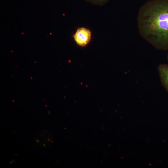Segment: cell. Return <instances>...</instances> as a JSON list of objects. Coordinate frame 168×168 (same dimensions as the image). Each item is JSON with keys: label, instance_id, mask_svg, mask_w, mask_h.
Masks as SVG:
<instances>
[{"label": "cell", "instance_id": "5b68a950", "mask_svg": "<svg viewBox=\"0 0 168 168\" xmlns=\"http://www.w3.org/2000/svg\"><path fill=\"white\" fill-rule=\"evenodd\" d=\"M167 59L168 60V55H167Z\"/></svg>", "mask_w": 168, "mask_h": 168}, {"label": "cell", "instance_id": "3957f363", "mask_svg": "<svg viewBox=\"0 0 168 168\" xmlns=\"http://www.w3.org/2000/svg\"><path fill=\"white\" fill-rule=\"evenodd\" d=\"M158 70L162 85L168 92V64H160Z\"/></svg>", "mask_w": 168, "mask_h": 168}, {"label": "cell", "instance_id": "7a4b0ae2", "mask_svg": "<svg viewBox=\"0 0 168 168\" xmlns=\"http://www.w3.org/2000/svg\"><path fill=\"white\" fill-rule=\"evenodd\" d=\"M73 38L77 45L84 47L91 41V33L90 30L87 28L84 27L79 28L73 35Z\"/></svg>", "mask_w": 168, "mask_h": 168}, {"label": "cell", "instance_id": "6da1fadb", "mask_svg": "<svg viewBox=\"0 0 168 168\" xmlns=\"http://www.w3.org/2000/svg\"><path fill=\"white\" fill-rule=\"evenodd\" d=\"M140 35L155 48L168 50V0H153L139 8L137 16Z\"/></svg>", "mask_w": 168, "mask_h": 168}, {"label": "cell", "instance_id": "277c9868", "mask_svg": "<svg viewBox=\"0 0 168 168\" xmlns=\"http://www.w3.org/2000/svg\"><path fill=\"white\" fill-rule=\"evenodd\" d=\"M93 2L99 3H103L107 2L108 0H89Z\"/></svg>", "mask_w": 168, "mask_h": 168}]
</instances>
